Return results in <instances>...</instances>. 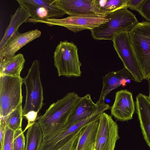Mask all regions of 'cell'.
Masks as SVG:
<instances>
[{
	"label": "cell",
	"mask_w": 150,
	"mask_h": 150,
	"mask_svg": "<svg viewBox=\"0 0 150 150\" xmlns=\"http://www.w3.org/2000/svg\"><path fill=\"white\" fill-rule=\"evenodd\" d=\"M80 97L73 92L52 104L38 120L43 137L64 127Z\"/></svg>",
	"instance_id": "cell-1"
},
{
	"label": "cell",
	"mask_w": 150,
	"mask_h": 150,
	"mask_svg": "<svg viewBox=\"0 0 150 150\" xmlns=\"http://www.w3.org/2000/svg\"><path fill=\"white\" fill-rule=\"evenodd\" d=\"M131 45L143 79H150V22H138L129 31Z\"/></svg>",
	"instance_id": "cell-2"
},
{
	"label": "cell",
	"mask_w": 150,
	"mask_h": 150,
	"mask_svg": "<svg viewBox=\"0 0 150 150\" xmlns=\"http://www.w3.org/2000/svg\"><path fill=\"white\" fill-rule=\"evenodd\" d=\"M127 7L109 13L105 16L108 20L90 30L92 37L96 40L112 41L114 36L122 31H129L138 22Z\"/></svg>",
	"instance_id": "cell-3"
},
{
	"label": "cell",
	"mask_w": 150,
	"mask_h": 150,
	"mask_svg": "<svg viewBox=\"0 0 150 150\" xmlns=\"http://www.w3.org/2000/svg\"><path fill=\"white\" fill-rule=\"evenodd\" d=\"M78 49L73 42L60 41L56 47L54 54V65L58 76L67 77L81 76Z\"/></svg>",
	"instance_id": "cell-4"
},
{
	"label": "cell",
	"mask_w": 150,
	"mask_h": 150,
	"mask_svg": "<svg viewBox=\"0 0 150 150\" xmlns=\"http://www.w3.org/2000/svg\"><path fill=\"white\" fill-rule=\"evenodd\" d=\"M105 107L99 105L96 112L89 117L65 127L43 138L39 150H57L67 142L78 131L92 122L98 120Z\"/></svg>",
	"instance_id": "cell-5"
},
{
	"label": "cell",
	"mask_w": 150,
	"mask_h": 150,
	"mask_svg": "<svg viewBox=\"0 0 150 150\" xmlns=\"http://www.w3.org/2000/svg\"><path fill=\"white\" fill-rule=\"evenodd\" d=\"M23 79L0 75V117H5L22 103Z\"/></svg>",
	"instance_id": "cell-6"
},
{
	"label": "cell",
	"mask_w": 150,
	"mask_h": 150,
	"mask_svg": "<svg viewBox=\"0 0 150 150\" xmlns=\"http://www.w3.org/2000/svg\"><path fill=\"white\" fill-rule=\"evenodd\" d=\"M40 69L39 61L34 60L26 76L23 79L26 92L23 115L31 111L38 112L43 105V88L40 77Z\"/></svg>",
	"instance_id": "cell-7"
},
{
	"label": "cell",
	"mask_w": 150,
	"mask_h": 150,
	"mask_svg": "<svg viewBox=\"0 0 150 150\" xmlns=\"http://www.w3.org/2000/svg\"><path fill=\"white\" fill-rule=\"evenodd\" d=\"M108 21L105 16L86 15L69 16L62 19L49 18L45 20L29 18L27 22L33 23H42L50 26H63L76 33L85 30H91Z\"/></svg>",
	"instance_id": "cell-8"
},
{
	"label": "cell",
	"mask_w": 150,
	"mask_h": 150,
	"mask_svg": "<svg viewBox=\"0 0 150 150\" xmlns=\"http://www.w3.org/2000/svg\"><path fill=\"white\" fill-rule=\"evenodd\" d=\"M98 122L94 150H115L116 143L120 138L117 122L112 115L104 112Z\"/></svg>",
	"instance_id": "cell-9"
},
{
	"label": "cell",
	"mask_w": 150,
	"mask_h": 150,
	"mask_svg": "<svg viewBox=\"0 0 150 150\" xmlns=\"http://www.w3.org/2000/svg\"><path fill=\"white\" fill-rule=\"evenodd\" d=\"M113 46L124 66L132 74L137 82L143 80L131 45L129 31L120 32L114 37Z\"/></svg>",
	"instance_id": "cell-10"
},
{
	"label": "cell",
	"mask_w": 150,
	"mask_h": 150,
	"mask_svg": "<svg viewBox=\"0 0 150 150\" xmlns=\"http://www.w3.org/2000/svg\"><path fill=\"white\" fill-rule=\"evenodd\" d=\"M54 0H17L29 13L31 18L45 20L62 17L66 14L53 3Z\"/></svg>",
	"instance_id": "cell-11"
},
{
	"label": "cell",
	"mask_w": 150,
	"mask_h": 150,
	"mask_svg": "<svg viewBox=\"0 0 150 150\" xmlns=\"http://www.w3.org/2000/svg\"><path fill=\"white\" fill-rule=\"evenodd\" d=\"M53 3L69 16L94 15L105 16L108 13L98 8L94 0H54Z\"/></svg>",
	"instance_id": "cell-12"
},
{
	"label": "cell",
	"mask_w": 150,
	"mask_h": 150,
	"mask_svg": "<svg viewBox=\"0 0 150 150\" xmlns=\"http://www.w3.org/2000/svg\"><path fill=\"white\" fill-rule=\"evenodd\" d=\"M110 110L111 115L116 120L124 122L132 120L135 111V103L132 92L127 89L117 92Z\"/></svg>",
	"instance_id": "cell-13"
},
{
	"label": "cell",
	"mask_w": 150,
	"mask_h": 150,
	"mask_svg": "<svg viewBox=\"0 0 150 150\" xmlns=\"http://www.w3.org/2000/svg\"><path fill=\"white\" fill-rule=\"evenodd\" d=\"M103 78V87L97 104L105 103L107 96L113 90L121 86L125 87L131 81H135L130 72L125 67L117 71L110 72Z\"/></svg>",
	"instance_id": "cell-14"
},
{
	"label": "cell",
	"mask_w": 150,
	"mask_h": 150,
	"mask_svg": "<svg viewBox=\"0 0 150 150\" xmlns=\"http://www.w3.org/2000/svg\"><path fill=\"white\" fill-rule=\"evenodd\" d=\"M135 102L136 112L144 139L150 148V99L141 93L137 96Z\"/></svg>",
	"instance_id": "cell-15"
},
{
	"label": "cell",
	"mask_w": 150,
	"mask_h": 150,
	"mask_svg": "<svg viewBox=\"0 0 150 150\" xmlns=\"http://www.w3.org/2000/svg\"><path fill=\"white\" fill-rule=\"evenodd\" d=\"M41 32L38 29L20 33H16L0 50V59L11 56L28 43L40 37Z\"/></svg>",
	"instance_id": "cell-16"
},
{
	"label": "cell",
	"mask_w": 150,
	"mask_h": 150,
	"mask_svg": "<svg viewBox=\"0 0 150 150\" xmlns=\"http://www.w3.org/2000/svg\"><path fill=\"white\" fill-rule=\"evenodd\" d=\"M98 106L93 101L89 94L80 97L69 117L66 126L73 125L89 117L96 112Z\"/></svg>",
	"instance_id": "cell-17"
},
{
	"label": "cell",
	"mask_w": 150,
	"mask_h": 150,
	"mask_svg": "<svg viewBox=\"0 0 150 150\" xmlns=\"http://www.w3.org/2000/svg\"><path fill=\"white\" fill-rule=\"evenodd\" d=\"M30 15L24 7L20 6L11 16L9 25L7 27L0 42V50L4 47L11 37L17 32L19 27L26 22Z\"/></svg>",
	"instance_id": "cell-18"
},
{
	"label": "cell",
	"mask_w": 150,
	"mask_h": 150,
	"mask_svg": "<svg viewBox=\"0 0 150 150\" xmlns=\"http://www.w3.org/2000/svg\"><path fill=\"white\" fill-rule=\"evenodd\" d=\"M98 120L90 123L81 129L73 150H94Z\"/></svg>",
	"instance_id": "cell-19"
},
{
	"label": "cell",
	"mask_w": 150,
	"mask_h": 150,
	"mask_svg": "<svg viewBox=\"0 0 150 150\" xmlns=\"http://www.w3.org/2000/svg\"><path fill=\"white\" fill-rule=\"evenodd\" d=\"M25 62L21 53L0 59V75L19 77Z\"/></svg>",
	"instance_id": "cell-20"
},
{
	"label": "cell",
	"mask_w": 150,
	"mask_h": 150,
	"mask_svg": "<svg viewBox=\"0 0 150 150\" xmlns=\"http://www.w3.org/2000/svg\"><path fill=\"white\" fill-rule=\"evenodd\" d=\"M42 131L36 122L27 129L25 150H39L43 139Z\"/></svg>",
	"instance_id": "cell-21"
},
{
	"label": "cell",
	"mask_w": 150,
	"mask_h": 150,
	"mask_svg": "<svg viewBox=\"0 0 150 150\" xmlns=\"http://www.w3.org/2000/svg\"><path fill=\"white\" fill-rule=\"evenodd\" d=\"M23 115L21 103L15 110L5 117L6 127L14 131L21 128Z\"/></svg>",
	"instance_id": "cell-22"
},
{
	"label": "cell",
	"mask_w": 150,
	"mask_h": 150,
	"mask_svg": "<svg viewBox=\"0 0 150 150\" xmlns=\"http://www.w3.org/2000/svg\"><path fill=\"white\" fill-rule=\"evenodd\" d=\"M128 0H94L96 6L108 13L119 9L128 7Z\"/></svg>",
	"instance_id": "cell-23"
},
{
	"label": "cell",
	"mask_w": 150,
	"mask_h": 150,
	"mask_svg": "<svg viewBox=\"0 0 150 150\" xmlns=\"http://www.w3.org/2000/svg\"><path fill=\"white\" fill-rule=\"evenodd\" d=\"M25 138L22 128L14 131V150H25Z\"/></svg>",
	"instance_id": "cell-24"
},
{
	"label": "cell",
	"mask_w": 150,
	"mask_h": 150,
	"mask_svg": "<svg viewBox=\"0 0 150 150\" xmlns=\"http://www.w3.org/2000/svg\"><path fill=\"white\" fill-rule=\"evenodd\" d=\"M14 131L6 127L3 146L1 150H14Z\"/></svg>",
	"instance_id": "cell-25"
},
{
	"label": "cell",
	"mask_w": 150,
	"mask_h": 150,
	"mask_svg": "<svg viewBox=\"0 0 150 150\" xmlns=\"http://www.w3.org/2000/svg\"><path fill=\"white\" fill-rule=\"evenodd\" d=\"M138 12L147 21L150 22V0H144Z\"/></svg>",
	"instance_id": "cell-26"
},
{
	"label": "cell",
	"mask_w": 150,
	"mask_h": 150,
	"mask_svg": "<svg viewBox=\"0 0 150 150\" xmlns=\"http://www.w3.org/2000/svg\"><path fill=\"white\" fill-rule=\"evenodd\" d=\"M38 112L31 111L23 115L28 120V124L23 132H24L28 128L38 120L39 117H38Z\"/></svg>",
	"instance_id": "cell-27"
},
{
	"label": "cell",
	"mask_w": 150,
	"mask_h": 150,
	"mask_svg": "<svg viewBox=\"0 0 150 150\" xmlns=\"http://www.w3.org/2000/svg\"><path fill=\"white\" fill-rule=\"evenodd\" d=\"M83 128L78 131L67 142L57 150H73L79 133Z\"/></svg>",
	"instance_id": "cell-28"
},
{
	"label": "cell",
	"mask_w": 150,
	"mask_h": 150,
	"mask_svg": "<svg viewBox=\"0 0 150 150\" xmlns=\"http://www.w3.org/2000/svg\"><path fill=\"white\" fill-rule=\"evenodd\" d=\"M6 128L5 117H0V150L2 149L3 146Z\"/></svg>",
	"instance_id": "cell-29"
},
{
	"label": "cell",
	"mask_w": 150,
	"mask_h": 150,
	"mask_svg": "<svg viewBox=\"0 0 150 150\" xmlns=\"http://www.w3.org/2000/svg\"><path fill=\"white\" fill-rule=\"evenodd\" d=\"M144 0H128L127 6L132 10L138 11Z\"/></svg>",
	"instance_id": "cell-30"
},
{
	"label": "cell",
	"mask_w": 150,
	"mask_h": 150,
	"mask_svg": "<svg viewBox=\"0 0 150 150\" xmlns=\"http://www.w3.org/2000/svg\"><path fill=\"white\" fill-rule=\"evenodd\" d=\"M149 85V98L150 99V79L148 80Z\"/></svg>",
	"instance_id": "cell-31"
}]
</instances>
